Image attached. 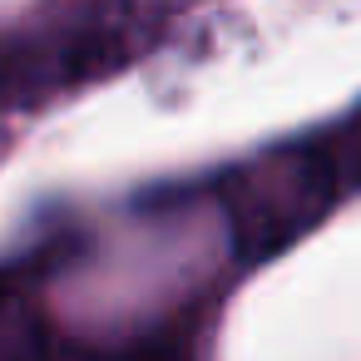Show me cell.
I'll use <instances>...</instances> for the list:
<instances>
[{"label":"cell","mask_w":361,"mask_h":361,"mask_svg":"<svg viewBox=\"0 0 361 361\" xmlns=\"http://www.w3.org/2000/svg\"><path fill=\"white\" fill-rule=\"evenodd\" d=\"M164 16V0H40L0 30V114L109 80L154 45Z\"/></svg>","instance_id":"1"},{"label":"cell","mask_w":361,"mask_h":361,"mask_svg":"<svg viewBox=\"0 0 361 361\" xmlns=\"http://www.w3.org/2000/svg\"><path fill=\"white\" fill-rule=\"evenodd\" d=\"M356 183H361V119L326 134L322 144H302L243 169L233 188V228L243 252L262 257L282 247Z\"/></svg>","instance_id":"2"},{"label":"cell","mask_w":361,"mask_h":361,"mask_svg":"<svg viewBox=\"0 0 361 361\" xmlns=\"http://www.w3.org/2000/svg\"><path fill=\"white\" fill-rule=\"evenodd\" d=\"M0 361H50L45 312L16 272H0Z\"/></svg>","instance_id":"3"},{"label":"cell","mask_w":361,"mask_h":361,"mask_svg":"<svg viewBox=\"0 0 361 361\" xmlns=\"http://www.w3.org/2000/svg\"><path fill=\"white\" fill-rule=\"evenodd\" d=\"M129 361H154V356H144V351H139V356H129Z\"/></svg>","instance_id":"4"}]
</instances>
